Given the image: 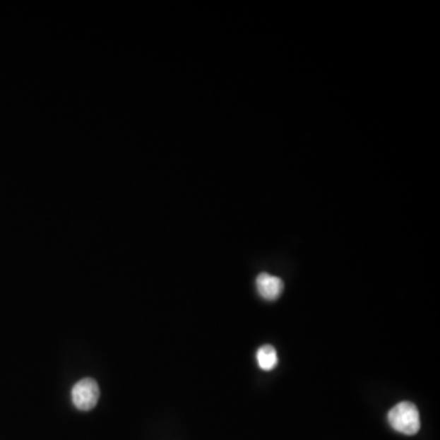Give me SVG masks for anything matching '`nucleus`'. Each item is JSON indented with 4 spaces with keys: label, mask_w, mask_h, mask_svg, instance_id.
Returning a JSON list of instances; mask_svg holds the SVG:
<instances>
[{
    "label": "nucleus",
    "mask_w": 440,
    "mask_h": 440,
    "mask_svg": "<svg viewBox=\"0 0 440 440\" xmlns=\"http://www.w3.org/2000/svg\"><path fill=\"white\" fill-rule=\"evenodd\" d=\"M388 421L395 429L405 436H415L421 428V420L416 405L410 401H403L388 413Z\"/></svg>",
    "instance_id": "nucleus-1"
},
{
    "label": "nucleus",
    "mask_w": 440,
    "mask_h": 440,
    "mask_svg": "<svg viewBox=\"0 0 440 440\" xmlns=\"http://www.w3.org/2000/svg\"><path fill=\"white\" fill-rule=\"evenodd\" d=\"M100 386L92 378H83L73 386L71 400L76 409L80 411H90L95 409L100 400Z\"/></svg>",
    "instance_id": "nucleus-2"
},
{
    "label": "nucleus",
    "mask_w": 440,
    "mask_h": 440,
    "mask_svg": "<svg viewBox=\"0 0 440 440\" xmlns=\"http://www.w3.org/2000/svg\"><path fill=\"white\" fill-rule=\"evenodd\" d=\"M256 286H257V291L261 297H263L267 301L279 299L284 290V283L282 279L268 273L259 274L256 280Z\"/></svg>",
    "instance_id": "nucleus-3"
},
{
    "label": "nucleus",
    "mask_w": 440,
    "mask_h": 440,
    "mask_svg": "<svg viewBox=\"0 0 440 440\" xmlns=\"http://www.w3.org/2000/svg\"><path fill=\"white\" fill-rule=\"evenodd\" d=\"M257 363L259 367L263 371H272L278 364L277 350L274 349V346L264 345L259 347L257 351Z\"/></svg>",
    "instance_id": "nucleus-4"
}]
</instances>
